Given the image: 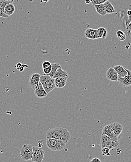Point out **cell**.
<instances>
[{
  "mask_svg": "<svg viewBox=\"0 0 131 162\" xmlns=\"http://www.w3.org/2000/svg\"><path fill=\"white\" fill-rule=\"evenodd\" d=\"M46 138H54L62 140L67 143L71 139V134L66 129L61 127L50 128L46 134Z\"/></svg>",
  "mask_w": 131,
  "mask_h": 162,
  "instance_id": "1",
  "label": "cell"
},
{
  "mask_svg": "<svg viewBox=\"0 0 131 162\" xmlns=\"http://www.w3.org/2000/svg\"><path fill=\"white\" fill-rule=\"evenodd\" d=\"M40 82L47 94L50 93L55 88V78L51 77L50 75L43 74L40 77Z\"/></svg>",
  "mask_w": 131,
  "mask_h": 162,
  "instance_id": "2",
  "label": "cell"
},
{
  "mask_svg": "<svg viewBox=\"0 0 131 162\" xmlns=\"http://www.w3.org/2000/svg\"><path fill=\"white\" fill-rule=\"evenodd\" d=\"M66 143L62 140L54 138H47L46 145L52 151H61L65 148Z\"/></svg>",
  "mask_w": 131,
  "mask_h": 162,
  "instance_id": "3",
  "label": "cell"
},
{
  "mask_svg": "<svg viewBox=\"0 0 131 162\" xmlns=\"http://www.w3.org/2000/svg\"><path fill=\"white\" fill-rule=\"evenodd\" d=\"M100 142L102 148L107 147L110 150H112L114 148H117L119 145V142L113 140L108 136L106 134L101 135L100 138Z\"/></svg>",
  "mask_w": 131,
  "mask_h": 162,
  "instance_id": "4",
  "label": "cell"
},
{
  "mask_svg": "<svg viewBox=\"0 0 131 162\" xmlns=\"http://www.w3.org/2000/svg\"><path fill=\"white\" fill-rule=\"evenodd\" d=\"M33 146L31 145L26 144L22 146L20 150V156L22 160L29 161L32 158Z\"/></svg>",
  "mask_w": 131,
  "mask_h": 162,
  "instance_id": "5",
  "label": "cell"
},
{
  "mask_svg": "<svg viewBox=\"0 0 131 162\" xmlns=\"http://www.w3.org/2000/svg\"><path fill=\"white\" fill-rule=\"evenodd\" d=\"M44 150L42 147H33V155L31 160L34 162H41L44 158Z\"/></svg>",
  "mask_w": 131,
  "mask_h": 162,
  "instance_id": "6",
  "label": "cell"
},
{
  "mask_svg": "<svg viewBox=\"0 0 131 162\" xmlns=\"http://www.w3.org/2000/svg\"><path fill=\"white\" fill-rule=\"evenodd\" d=\"M106 134V136H108L111 138H112L113 140L118 141V137L114 132V130L112 129V128L111 127L110 125H107L103 127L102 130L101 135Z\"/></svg>",
  "mask_w": 131,
  "mask_h": 162,
  "instance_id": "7",
  "label": "cell"
},
{
  "mask_svg": "<svg viewBox=\"0 0 131 162\" xmlns=\"http://www.w3.org/2000/svg\"><path fill=\"white\" fill-rule=\"evenodd\" d=\"M41 75L38 73H33L30 76L29 80V86L34 90L35 89L38 84L40 82V78Z\"/></svg>",
  "mask_w": 131,
  "mask_h": 162,
  "instance_id": "8",
  "label": "cell"
},
{
  "mask_svg": "<svg viewBox=\"0 0 131 162\" xmlns=\"http://www.w3.org/2000/svg\"><path fill=\"white\" fill-rule=\"evenodd\" d=\"M106 77L111 81H118L119 75L114 68L111 67L106 72Z\"/></svg>",
  "mask_w": 131,
  "mask_h": 162,
  "instance_id": "9",
  "label": "cell"
},
{
  "mask_svg": "<svg viewBox=\"0 0 131 162\" xmlns=\"http://www.w3.org/2000/svg\"><path fill=\"white\" fill-rule=\"evenodd\" d=\"M34 94L38 98L42 99L45 98L48 94L43 88V85L40 82L38 84L35 89L34 90Z\"/></svg>",
  "mask_w": 131,
  "mask_h": 162,
  "instance_id": "10",
  "label": "cell"
},
{
  "mask_svg": "<svg viewBox=\"0 0 131 162\" xmlns=\"http://www.w3.org/2000/svg\"><path fill=\"white\" fill-rule=\"evenodd\" d=\"M128 75L124 78L119 76V84L123 86H131V71L128 70Z\"/></svg>",
  "mask_w": 131,
  "mask_h": 162,
  "instance_id": "11",
  "label": "cell"
},
{
  "mask_svg": "<svg viewBox=\"0 0 131 162\" xmlns=\"http://www.w3.org/2000/svg\"><path fill=\"white\" fill-rule=\"evenodd\" d=\"M85 35L87 39H98V30L94 29H87L85 31Z\"/></svg>",
  "mask_w": 131,
  "mask_h": 162,
  "instance_id": "12",
  "label": "cell"
},
{
  "mask_svg": "<svg viewBox=\"0 0 131 162\" xmlns=\"http://www.w3.org/2000/svg\"><path fill=\"white\" fill-rule=\"evenodd\" d=\"M114 68L117 72L119 76L120 77L124 78L128 75L129 70L125 68L123 66L121 65H116Z\"/></svg>",
  "mask_w": 131,
  "mask_h": 162,
  "instance_id": "13",
  "label": "cell"
},
{
  "mask_svg": "<svg viewBox=\"0 0 131 162\" xmlns=\"http://www.w3.org/2000/svg\"><path fill=\"white\" fill-rule=\"evenodd\" d=\"M109 125L112 128L115 134L117 135V136L119 137L121 134L123 130V127L122 125L119 123H111Z\"/></svg>",
  "mask_w": 131,
  "mask_h": 162,
  "instance_id": "14",
  "label": "cell"
},
{
  "mask_svg": "<svg viewBox=\"0 0 131 162\" xmlns=\"http://www.w3.org/2000/svg\"><path fill=\"white\" fill-rule=\"evenodd\" d=\"M69 75L67 72L64 71L62 69V68H59L57 70L55 74L53 77V78H55L57 77H61L67 79L68 78Z\"/></svg>",
  "mask_w": 131,
  "mask_h": 162,
  "instance_id": "15",
  "label": "cell"
},
{
  "mask_svg": "<svg viewBox=\"0 0 131 162\" xmlns=\"http://www.w3.org/2000/svg\"><path fill=\"white\" fill-rule=\"evenodd\" d=\"M67 79L61 77H57L55 78L56 87L57 88H62L65 86L67 83Z\"/></svg>",
  "mask_w": 131,
  "mask_h": 162,
  "instance_id": "16",
  "label": "cell"
},
{
  "mask_svg": "<svg viewBox=\"0 0 131 162\" xmlns=\"http://www.w3.org/2000/svg\"><path fill=\"white\" fill-rule=\"evenodd\" d=\"M95 7L96 11L98 14L100 15L102 17H104L107 14L105 9L104 4H101L96 5L94 6Z\"/></svg>",
  "mask_w": 131,
  "mask_h": 162,
  "instance_id": "17",
  "label": "cell"
},
{
  "mask_svg": "<svg viewBox=\"0 0 131 162\" xmlns=\"http://www.w3.org/2000/svg\"><path fill=\"white\" fill-rule=\"evenodd\" d=\"M104 6H105V9L106 13L111 14L115 13V9L114 8V6L112 5V4L109 1H106L104 4Z\"/></svg>",
  "mask_w": 131,
  "mask_h": 162,
  "instance_id": "18",
  "label": "cell"
},
{
  "mask_svg": "<svg viewBox=\"0 0 131 162\" xmlns=\"http://www.w3.org/2000/svg\"><path fill=\"white\" fill-rule=\"evenodd\" d=\"M15 11V7L13 3H10L6 6L5 8L4 13L8 16H11Z\"/></svg>",
  "mask_w": 131,
  "mask_h": 162,
  "instance_id": "19",
  "label": "cell"
},
{
  "mask_svg": "<svg viewBox=\"0 0 131 162\" xmlns=\"http://www.w3.org/2000/svg\"><path fill=\"white\" fill-rule=\"evenodd\" d=\"M61 67L60 64L59 63H53L52 64V69L51 73L48 74L51 77L53 78V76L55 74L57 70Z\"/></svg>",
  "mask_w": 131,
  "mask_h": 162,
  "instance_id": "20",
  "label": "cell"
},
{
  "mask_svg": "<svg viewBox=\"0 0 131 162\" xmlns=\"http://www.w3.org/2000/svg\"><path fill=\"white\" fill-rule=\"evenodd\" d=\"M98 39H105L107 35V30L103 27H100L98 29Z\"/></svg>",
  "mask_w": 131,
  "mask_h": 162,
  "instance_id": "21",
  "label": "cell"
},
{
  "mask_svg": "<svg viewBox=\"0 0 131 162\" xmlns=\"http://www.w3.org/2000/svg\"><path fill=\"white\" fill-rule=\"evenodd\" d=\"M117 38L120 41H124L126 39V35L124 32L122 31H118L116 32Z\"/></svg>",
  "mask_w": 131,
  "mask_h": 162,
  "instance_id": "22",
  "label": "cell"
},
{
  "mask_svg": "<svg viewBox=\"0 0 131 162\" xmlns=\"http://www.w3.org/2000/svg\"><path fill=\"white\" fill-rule=\"evenodd\" d=\"M10 3H13V1H4L0 2V9L4 12L5 8L6 6L9 4H10Z\"/></svg>",
  "mask_w": 131,
  "mask_h": 162,
  "instance_id": "23",
  "label": "cell"
},
{
  "mask_svg": "<svg viewBox=\"0 0 131 162\" xmlns=\"http://www.w3.org/2000/svg\"><path fill=\"white\" fill-rule=\"evenodd\" d=\"M109 0H92L91 3L93 5L104 4L106 1Z\"/></svg>",
  "mask_w": 131,
  "mask_h": 162,
  "instance_id": "24",
  "label": "cell"
},
{
  "mask_svg": "<svg viewBox=\"0 0 131 162\" xmlns=\"http://www.w3.org/2000/svg\"><path fill=\"white\" fill-rule=\"evenodd\" d=\"M110 150L107 147H104L102 148V154L103 155H110Z\"/></svg>",
  "mask_w": 131,
  "mask_h": 162,
  "instance_id": "25",
  "label": "cell"
},
{
  "mask_svg": "<svg viewBox=\"0 0 131 162\" xmlns=\"http://www.w3.org/2000/svg\"><path fill=\"white\" fill-rule=\"evenodd\" d=\"M52 69V64L51 65H50V66L45 68H43V72L44 73V74L45 75H48L50 73H51V71Z\"/></svg>",
  "mask_w": 131,
  "mask_h": 162,
  "instance_id": "26",
  "label": "cell"
},
{
  "mask_svg": "<svg viewBox=\"0 0 131 162\" xmlns=\"http://www.w3.org/2000/svg\"><path fill=\"white\" fill-rule=\"evenodd\" d=\"M51 65V62L48 61H45L42 64V67H43V68H45L50 66Z\"/></svg>",
  "mask_w": 131,
  "mask_h": 162,
  "instance_id": "27",
  "label": "cell"
},
{
  "mask_svg": "<svg viewBox=\"0 0 131 162\" xmlns=\"http://www.w3.org/2000/svg\"><path fill=\"white\" fill-rule=\"evenodd\" d=\"M0 17H1L2 18H7L9 17V16L7 15V14H6L4 11L0 9Z\"/></svg>",
  "mask_w": 131,
  "mask_h": 162,
  "instance_id": "28",
  "label": "cell"
},
{
  "mask_svg": "<svg viewBox=\"0 0 131 162\" xmlns=\"http://www.w3.org/2000/svg\"><path fill=\"white\" fill-rule=\"evenodd\" d=\"M90 162H101V161L98 158H93L92 160L90 161Z\"/></svg>",
  "mask_w": 131,
  "mask_h": 162,
  "instance_id": "29",
  "label": "cell"
},
{
  "mask_svg": "<svg viewBox=\"0 0 131 162\" xmlns=\"http://www.w3.org/2000/svg\"><path fill=\"white\" fill-rule=\"evenodd\" d=\"M127 15L128 16H131V10H127Z\"/></svg>",
  "mask_w": 131,
  "mask_h": 162,
  "instance_id": "30",
  "label": "cell"
},
{
  "mask_svg": "<svg viewBox=\"0 0 131 162\" xmlns=\"http://www.w3.org/2000/svg\"><path fill=\"white\" fill-rule=\"evenodd\" d=\"M49 1H50V0H42V1H43V2H44L45 4H47Z\"/></svg>",
  "mask_w": 131,
  "mask_h": 162,
  "instance_id": "31",
  "label": "cell"
},
{
  "mask_svg": "<svg viewBox=\"0 0 131 162\" xmlns=\"http://www.w3.org/2000/svg\"><path fill=\"white\" fill-rule=\"evenodd\" d=\"M14 1V0H0V2H2V1Z\"/></svg>",
  "mask_w": 131,
  "mask_h": 162,
  "instance_id": "32",
  "label": "cell"
}]
</instances>
